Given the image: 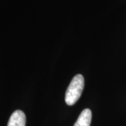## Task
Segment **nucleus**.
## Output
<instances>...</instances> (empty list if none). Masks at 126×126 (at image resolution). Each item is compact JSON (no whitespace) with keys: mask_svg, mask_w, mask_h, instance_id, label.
<instances>
[{"mask_svg":"<svg viewBox=\"0 0 126 126\" xmlns=\"http://www.w3.org/2000/svg\"><path fill=\"white\" fill-rule=\"evenodd\" d=\"M84 88V78L77 74L72 79L65 93V102L69 106L74 105L80 98Z\"/></svg>","mask_w":126,"mask_h":126,"instance_id":"1","label":"nucleus"},{"mask_svg":"<svg viewBox=\"0 0 126 126\" xmlns=\"http://www.w3.org/2000/svg\"><path fill=\"white\" fill-rule=\"evenodd\" d=\"M25 114L21 110H16L11 114L7 126H25Z\"/></svg>","mask_w":126,"mask_h":126,"instance_id":"2","label":"nucleus"},{"mask_svg":"<svg viewBox=\"0 0 126 126\" xmlns=\"http://www.w3.org/2000/svg\"><path fill=\"white\" fill-rule=\"evenodd\" d=\"M92 112L89 109L83 110L74 126H90Z\"/></svg>","mask_w":126,"mask_h":126,"instance_id":"3","label":"nucleus"}]
</instances>
